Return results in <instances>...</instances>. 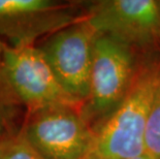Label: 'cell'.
<instances>
[{
  "label": "cell",
  "instance_id": "cell-4",
  "mask_svg": "<svg viewBox=\"0 0 160 159\" xmlns=\"http://www.w3.org/2000/svg\"><path fill=\"white\" fill-rule=\"evenodd\" d=\"M133 59L130 46L107 35L95 40L89 95L85 101L84 117L104 120L124 99L133 81Z\"/></svg>",
  "mask_w": 160,
  "mask_h": 159
},
{
  "label": "cell",
  "instance_id": "cell-6",
  "mask_svg": "<svg viewBox=\"0 0 160 159\" xmlns=\"http://www.w3.org/2000/svg\"><path fill=\"white\" fill-rule=\"evenodd\" d=\"M79 19L68 4L52 0H0V39L8 47L34 46Z\"/></svg>",
  "mask_w": 160,
  "mask_h": 159
},
{
  "label": "cell",
  "instance_id": "cell-7",
  "mask_svg": "<svg viewBox=\"0 0 160 159\" xmlns=\"http://www.w3.org/2000/svg\"><path fill=\"white\" fill-rule=\"evenodd\" d=\"M87 20L99 35L130 46L160 37V1L107 0L92 5Z\"/></svg>",
  "mask_w": 160,
  "mask_h": 159
},
{
  "label": "cell",
  "instance_id": "cell-2",
  "mask_svg": "<svg viewBox=\"0 0 160 159\" xmlns=\"http://www.w3.org/2000/svg\"><path fill=\"white\" fill-rule=\"evenodd\" d=\"M4 69L9 86L27 115L54 107L83 110L84 103L64 89L38 47L6 46Z\"/></svg>",
  "mask_w": 160,
  "mask_h": 159
},
{
  "label": "cell",
  "instance_id": "cell-10",
  "mask_svg": "<svg viewBox=\"0 0 160 159\" xmlns=\"http://www.w3.org/2000/svg\"><path fill=\"white\" fill-rule=\"evenodd\" d=\"M0 159H42L23 137L21 131L0 140Z\"/></svg>",
  "mask_w": 160,
  "mask_h": 159
},
{
  "label": "cell",
  "instance_id": "cell-9",
  "mask_svg": "<svg viewBox=\"0 0 160 159\" xmlns=\"http://www.w3.org/2000/svg\"><path fill=\"white\" fill-rule=\"evenodd\" d=\"M145 151L153 159H160V82L155 90L148 115Z\"/></svg>",
  "mask_w": 160,
  "mask_h": 159
},
{
  "label": "cell",
  "instance_id": "cell-11",
  "mask_svg": "<svg viewBox=\"0 0 160 159\" xmlns=\"http://www.w3.org/2000/svg\"><path fill=\"white\" fill-rule=\"evenodd\" d=\"M127 159H153V158L150 156V155H148L147 153H144V154H142V155H138V156L127 158Z\"/></svg>",
  "mask_w": 160,
  "mask_h": 159
},
{
  "label": "cell",
  "instance_id": "cell-8",
  "mask_svg": "<svg viewBox=\"0 0 160 159\" xmlns=\"http://www.w3.org/2000/svg\"><path fill=\"white\" fill-rule=\"evenodd\" d=\"M6 43L0 39V140L18 131L13 129L20 104L8 84L4 69V50Z\"/></svg>",
  "mask_w": 160,
  "mask_h": 159
},
{
  "label": "cell",
  "instance_id": "cell-3",
  "mask_svg": "<svg viewBox=\"0 0 160 159\" xmlns=\"http://www.w3.org/2000/svg\"><path fill=\"white\" fill-rule=\"evenodd\" d=\"M23 137L42 159H85L94 130L81 109L54 107L27 115Z\"/></svg>",
  "mask_w": 160,
  "mask_h": 159
},
{
  "label": "cell",
  "instance_id": "cell-5",
  "mask_svg": "<svg viewBox=\"0 0 160 159\" xmlns=\"http://www.w3.org/2000/svg\"><path fill=\"white\" fill-rule=\"evenodd\" d=\"M98 35L85 16L49 35L38 47L64 89L83 103L89 95L93 50Z\"/></svg>",
  "mask_w": 160,
  "mask_h": 159
},
{
  "label": "cell",
  "instance_id": "cell-1",
  "mask_svg": "<svg viewBox=\"0 0 160 159\" xmlns=\"http://www.w3.org/2000/svg\"><path fill=\"white\" fill-rule=\"evenodd\" d=\"M160 68L142 69L133 77L124 99L94 130V140L85 159H127L146 153L145 132Z\"/></svg>",
  "mask_w": 160,
  "mask_h": 159
}]
</instances>
